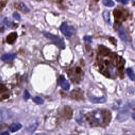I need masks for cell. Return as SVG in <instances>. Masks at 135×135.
Instances as JSON below:
<instances>
[{
	"label": "cell",
	"instance_id": "11",
	"mask_svg": "<svg viewBox=\"0 0 135 135\" xmlns=\"http://www.w3.org/2000/svg\"><path fill=\"white\" fill-rule=\"evenodd\" d=\"M70 97H71V98L76 100H80L83 99V92L79 88L73 90L70 93Z\"/></svg>",
	"mask_w": 135,
	"mask_h": 135
},
{
	"label": "cell",
	"instance_id": "27",
	"mask_svg": "<svg viewBox=\"0 0 135 135\" xmlns=\"http://www.w3.org/2000/svg\"><path fill=\"white\" fill-rule=\"evenodd\" d=\"M117 1L118 2H120V3H122L123 5H126V4H127L129 3V1H127V0H118Z\"/></svg>",
	"mask_w": 135,
	"mask_h": 135
},
{
	"label": "cell",
	"instance_id": "26",
	"mask_svg": "<svg viewBox=\"0 0 135 135\" xmlns=\"http://www.w3.org/2000/svg\"><path fill=\"white\" fill-rule=\"evenodd\" d=\"M13 17H14L15 19H16V20H19V19H20V18H21L20 15L18 13H17V12H15V13L13 14Z\"/></svg>",
	"mask_w": 135,
	"mask_h": 135
},
{
	"label": "cell",
	"instance_id": "7",
	"mask_svg": "<svg viewBox=\"0 0 135 135\" xmlns=\"http://www.w3.org/2000/svg\"><path fill=\"white\" fill-rule=\"evenodd\" d=\"M60 29L62 33L67 37H71L74 32V29L73 27L69 25L68 24L65 22H63L61 24Z\"/></svg>",
	"mask_w": 135,
	"mask_h": 135
},
{
	"label": "cell",
	"instance_id": "2",
	"mask_svg": "<svg viewBox=\"0 0 135 135\" xmlns=\"http://www.w3.org/2000/svg\"><path fill=\"white\" fill-rule=\"evenodd\" d=\"M84 117L90 126L105 127L110 122L111 114L108 110L98 109L87 113Z\"/></svg>",
	"mask_w": 135,
	"mask_h": 135
},
{
	"label": "cell",
	"instance_id": "18",
	"mask_svg": "<svg viewBox=\"0 0 135 135\" xmlns=\"http://www.w3.org/2000/svg\"><path fill=\"white\" fill-rule=\"evenodd\" d=\"M15 7L24 13H26L30 11L28 7L23 2L20 3L18 4H17V6H15Z\"/></svg>",
	"mask_w": 135,
	"mask_h": 135
},
{
	"label": "cell",
	"instance_id": "22",
	"mask_svg": "<svg viewBox=\"0 0 135 135\" xmlns=\"http://www.w3.org/2000/svg\"><path fill=\"white\" fill-rule=\"evenodd\" d=\"M128 117V114L126 112H123L121 113H119V115H118L117 119L119 120H121L122 121L123 119H126Z\"/></svg>",
	"mask_w": 135,
	"mask_h": 135
},
{
	"label": "cell",
	"instance_id": "30",
	"mask_svg": "<svg viewBox=\"0 0 135 135\" xmlns=\"http://www.w3.org/2000/svg\"><path fill=\"white\" fill-rule=\"evenodd\" d=\"M134 113H132V117H133V119H134Z\"/></svg>",
	"mask_w": 135,
	"mask_h": 135
},
{
	"label": "cell",
	"instance_id": "19",
	"mask_svg": "<svg viewBox=\"0 0 135 135\" xmlns=\"http://www.w3.org/2000/svg\"><path fill=\"white\" fill-rule=\"evenodd\" d=\"M126 72L129 78L131 79V80L133 81L134 80V74L132 69L130 68H127L126 70Z\"/></svg>",
	"mask_w": 135,
	"mask_h": 135
},
{
	"label": "cell",
	"instance_id": "28",
	"mask_svg": "<svg viewBox=\"0 0 135 135\" xmlns=\"http://www.w3.org/2000/svg\"><path fill=\"white\" fill-rule=\"evenodd\" d=\"M6 2H0V9H3V8L6 5Z\"/></svg>",
	"mask_w": 135,
	"mask_h": 135
},
{
	"label": "cell",
	"instance_id": "12",
	"mask_svg": "<svg viewBox=\"0 0 135 135\" xmlns=\"http://www.w3.org/2000/svg\"><path fill=\"white\" fill-rule=\"evenodd\" d=\"M16 53H5L3 54L0 59L1 61L4 62H9L13 60L16 57Z\"/></svg>",
	"mask_w": 135,
	"mask_h": 135
},
{
	"label": "cell",
	"instance_id": "13",
	"mask_svg": "<svg viewBox=\"0 0 135 135\" xmlns=\"http://www.w3.org/2000/svg\"><path fill=\"white\" fill-rule=\"evenodd\" d=\"M10 117L11 114L8 110L4 108H0V121L7 120Z\"/></svg>",
	"mask_w": 135,
	"mask_h": 135
},
{
	"label": "cell",
	"instance_id": "10",
	"mask_svg": "<svg viewBox=\"0 0 135 135\" xmlns=\"http://www.w3.org/2000/svg\"><path fill=\"white\" fill-rule=\"evenodd\" d=\"M12 22L7 18H5L0 21V33H3L6 28H11L13 26Z\"/></svg>",
	"mask_w": 135,
	"mask_h": 135
},
{
	"label": "cell",
	"instance_id": "24",
	"mask_svg": "<svg viewBox=\"0 0 135 135\" xmlns=\"http://www.w3.org/2000/svg\"><path fill=\"white\" fill-rule=\"evenodd\" d=\"M83 40L85 41V42H87L88 43H91L92 41V38L90 36H88V35H85L83 37Z\"/></svg>",
	"mask_w": 135,
	"mask_h": 135
},
{
	"label": "cell",
	"instance_id": "29",
	"mask_svg": "<svg viewBox=\"0 0 135 135\" xmlns=\"http://www.w3.org/2000/svg\"><path fill=\"white\" fill-rule=\"evenodd\" d=\"M0 135H9V133L7 131H5L0 132Z\"/></svg>",
	"mask_w": 135,
	"mask_h": 135
},
{
	"label": "cell",
	"instance_id": "1",
	"mask_svg": "<svg viewBox=\"0 0 135 135\" xmlns=\"http://www.w3.org/2000/svg\"><path fill=\"white\" fill-rule=\"evenodd\" d=\"M118 55L103 45L98 47V62L100 72L107 78L114 75L113 73L114 67L117 68V61Z\"/></svg>",
	"mask_w": 135,
	"mask_h": 135
},
{
	"label": "cell",
	"instance_id": "6",
	"mask_svg": "<svg viewBox=\"0 0 135 135\" xmlns=\"http://www.w3.org/2000/svg\"><path fill=\"white\" fill-rule=\"evenodd\" d=\"M114 28L121 40L125 43L129 44V39L127 36L125 29L122 26L121 23L115 22L114 25Z\"/></svg>",
	"mask_w": 135,
	"mask_h": 135
},
{
	"label": "cell",
	"instance_id": "15",
	"mask_svg": "<svg viewBox=\"0 0 135 135\" xmlns=\"http://www.w3.org/2000/svg\"><path fill=\"white\" fill-rule=\"evenodd\" d=\"M17 37V34L16 32H12L8 34L6 37V41L8 43L13 44Z\"/></svg>",
	"mask_w": 135,
	"mask_h": 135
},
{
	"label": "cell",
	"instance_id": "8",
	"mask_svg": "<svg viewBox=\"0 0 135 135\" xmlns=\"http://www.w3.org/2000/svg\"><path fill=\"white\" fill-rule=\"evenodd\" d=\"M125 63V60L120 56L118 55L117 61V70L118 71V74L119 76L122 79L124 77L123 69Z\"/></svg>",
	"mask_w": 135,
	"mask_h": 135
},
{
	"label": "cell",
	"instance_id": "17",
	"mask_svg": "<svg viewBox=\"0 0 135 135\" xmlns=\"http://www.w3.org/2000/svg\"><path fill=\"white\" fill-rule=\"evenodd\" d=\"M102 16L103 17V19L104 20L105 22L107 23L109 25H111V22L110 19V12L108 10H105L103 11L102 13Z\"/></svg>",
	"mask_w": 135,
	"mask_h": 135
},
{
	"label": "cell",
	"instance_id": "23",
	"mask_svg": "<svg viewBox=\"0 0 135 135\" xmlns=\"http://www.w3.org/2000/svg\"><path fill=\"white\" fill-rule=\"evenodd\" d=\"M30 97V94L28 92V91L26 90H25L24 91V95H23V98L24 99L25 101H26Z\"/></svg>",
	"mask_w": 135,
	"mask_h": 135
},
{
	"label": "cell",
	"instance_id": "3",
	"mask_svg": "<svg viewBox=\"0 0 135 135\" xmlns=\"http://www.w3.org/2000/svg\"><path fill=\"white\" fill-rule=\"evenodd\" d=\"M67 74L71 80L75 83H78L83 79L84 73L80 67L73 68L67 71Z\"/></svg>",
	"mask_w": 135,
	"mask_h": 135
},
{
	"label": "cell",
	"instance_id": "25",
	"mask_svg": "<svg viewBox=\"0 0 135 135\" xmlns=\"http://www.w3.org/2000/svg\"><path fill=\"white\" fill-rule=\"evenodd\" d=\"M6 91H7L6 87L4 85L2 84H0V93H4Z\"/></svg>",
	"mask_w": 135,
	"mask_h": 135
},
{
	"label": "cell",
	"instance_id": "16",
	"mask_svg": "<svg viewBox=\"0 0 135 135\" xmlns=\"http://www.w3.org/2000/svg\"><path fill=\"white\" fill-rule=\"evenodd\" d=\"M89 100L91 102H92L94 103H104L105 102L106 98L104 96H103L102 97H99V98L91 97L89 98Z\"/></svg>",
	"mask_w": 135,
	"mask_h": 135
},
{
	"label": "cell",
	"instance_id": "20",
	"mask_svg": "<svg viewBox=\"0 0 135 135\" xmlns=\"http://www.w3.org/2000/svg\"><path fill=\"white\" fill-rule=\"evenodd\" d=\"M32 100L37 104H42L44 102L43 99L39 96H36L35 97H34L32 99Z\"/></svg>",
	"mask_w": 135,
	"mask_h": 135
},
{
	"label": "cell",
	"instance_id": "21",
	"mask_svg": "<svg viewBox=\"0 0 135 135\" xmlns=\"http://www.w3.org/2000/svg\"><path fill=\"white\" fill-rule=\"evenodd\" d=\"M103 4L107 7H112L114 5V3L111 0H103Z\"/></svg>",
	"mask_w": 135,
	"mask_h": 135
},
{
	"label": "cell",
	"instance_id": "9",
	"mask_svg": "<svg viewBox=\"0 0 135 135\" xmlns=\"http://www.w3.org/2000/svg\"><path fill=\"white\" fill-rule=\"evenodd\" d=\"M57 84L65 91L69 90L70 88V83L63 75H60L58 78Z\"/></svg>",
	"mask_w": 135,
	"mask_h": 135
},
{
	"label": "cell",
	"instance_id": "5",
	"mask_svg": "<svg viewBox=\"0 0 135 135\" xmlns=\"http://www.w3.org/2000/svg\"><path fill=\"white\" fill-rule=\"evenodd\" d=\"M113 14L115 20V22L120 23V21H124L128 16V12L124 8L117 7L114 9Z\"/></svg>",
	"mask_w": 135,
	"mask_h": 135
},
{
	"label": "cell",
	"instance_id": "4",
	"mask_svg": "<svg viewBox=\"0 0 135 135\" xmlns=\"http://www.w3.org/2000/svg\"><path fill=\"white\" fill-rule=\"evenodd\" d=\"M43 34L48 39L50 40L54 44H55L59 48L61 49H64L65 48V43L62 38L58 35H53L50 33L46 31L42 32Z\"/></svg>",
	"mask_w": 135,
	"mask_h": 135
},
{
	"label": "cell",
	"instance_id": "14",
	"mask_svg": "<svg viewBox=\"0 0 135 135\" xmlns=\"http://www.w3.org/2000/svg\"><path fill=\"white\" fill-rule=\"evenodd\" d=\"M22 127V125L19 122H13L10 124L8 127L9 131L12 132H15L20 129H21Z\"/></svg>",
	"mask_w": 135,
	"mask_h": 135
}]
</instances>
